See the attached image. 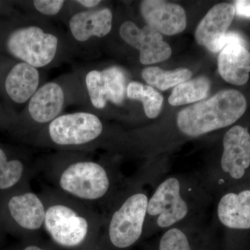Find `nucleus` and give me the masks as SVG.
<instances>
[{
  "instance_id": "30",
  "label": "nucleus",
  "mask_w": 250,
  "mask_h": 250,
  "mask_svg": "<svg viewBox=\"0 0 250 250\" xmlns=\"http://www.w3.org/2000/svg\"><path fill=\"white\" fill-rule=\"evenodd\" d=\"M22 250H45V248H41V247L39 246H36V245H29V246H27L25 247Z\"/></svg>"
},
{
  "instance_id": "25",
  "label": "nucleus",
  "mask_w": 250,
  "mask_h": 250,
  "mask_svg": "<svg viewBox=\"0 0 250 250\" xmlns=\"http://www.w3.org/2000/svg\"><path fill=\"white\" fill-rule=\"evenodd\" d=\"M233 44H238L246 47V41L241 34L231 31V32H227L223 37L215 41L214 43L212 44L208 47V49L210 52L216 53L225 48L226 46L233 45Z\"/></svg>"
},
{
  "instance_id": "9",
  "label": "nucleus",
  "mask_w": 250,
  "mask_h": 250,
  "mask_svg": "<svg viewBox=\"0 0 250 250\" xmlns=\"http://www.w3.org/2000/svg\"><path fill=\"white\" fill-rule=\"evenodd\" d=\"M42 80L41 70L0 55V100L16 119V108L27 104Z\"/></svg>"
},
{
  "instance_id": "1",
  "label": "nucleus",
  "mask_w": 250,
  "mask_h": 250,
  "mask_svg": "<svg viewBox=\"0 0 250 250\" xmlns=\"http://www.w3.org/2000/svg\"><path fill=\"white\" fill-rule=\"evenodd\" d=\"M75 53L67 35L37 15H16L0 21V55L50 68Z\"/></svg>"
},
{
  "instance_id": "24",
  "label": "nucleus",
  "mask_w": 250,
  "mask_h": 250,
  "mask_svg": "<svg viewBox=\"0 0 250 250\" xmlns=\"http://www.w3.org/2000/svg\"><path fill=\"white\" fill-rule=\"evenodd\" d=\"M159 250H192L183 231L177 228L169 230L161 238Z\"/></svg>"
},
{
  "instance_id": "27",
  "label": "nucleus",
  "mask_w": 250,
  "mask_h": 250,
  "mask_svg": "<svg viewBox=\"0 0 250 250\" xmlns=\"http://www.w3.org/2000/svg\"><path fill=\"white\" fill-rule=\"evenodd\" d=\"M13 9L11 4L6 1H0V16H6V17L12 16Z\"/></svg>"
},
{
  "instance_id": "17",
  "label": "nucleus",
  "mask_w": 250,
  "mask_h": 250,
  "mask_svg": "<svg viewBox=\"0 0 250 250\" xmlns=\"http://www.w3.org/2000/svg\"><path fill=\"white\" fill-rule=\"evenodd\" d=\"M218 63L220 75L228 83L243 85L249 80L250 53L244 46H226L219 54Z\"/></svg>"
},
{
  "instance_id": "23",
  "label": "nucleus",
  "mask_w": 250,
  "mask_h": 250,
  "mask_svg": "<svg viewBox=\"0 0 250 250\" xmlns=\"http://www.w3.org/2000/svg\"><path fill=\"white\" fill-rule=\"evenodd\" d=\"M25 5L29 14L37 15L45 19L61 16L62 14H68L70 1L65 0H33L22 2Z\"/></svg>"
},
{
  "instance_id": "3",
  "label": "nucleus",
  "mask_w": 250,
  "mask_h": 250,
  "mask_svg": "<svg viewBox=\"0 0 250 250\" xmlns=\"http://www.w3.org/2000/svg\"><path fill=\"white\" fill-rule=\"evenodd\" d=\"M45 207L44 229L52 241L62 248L83 246L103 226L95 208L52 188L41 193Z\"/></svg>"
},
{
  "instance_id": "29",
  "label": "nucleus",
  "mask_w": 250,
  "mask_h": 250,
  "mask_svg": "<svg viewBox=\"0 0 250 250\" xmlns=\"http://www.w3.org/2000/svg\"><path fill=\"white\" fill-rule=\"evenodd\" d=\"M0 126L11 129L12 125H11V123L8 121L7 120L5 119L3 117L0 116Z\"/></svg>"
},
{
  "instance_id": "21",
  "label": "nucleus",
  "mask_w": 250,
  "mask_h": 250,
  "mask_svg": "<svg viewBox=\"0 0 250 250\" xmlns=\"http://www.w3.org/2000/svg\"><path fill=\"white\" fill-rule=\"evenodd\" d=\"M129 100H136L143 104V109L147 118H155L160 113L164 98L160 93L150 85L138 82H131L126 88Z\"/></svg>"
},
{
  "instance_id": "2",
  "label": "nucleus",
  "mask_w": 250,
  "mask_h": 250,
  "mask_svg": "<svg viewBox=\"0 0 250 250\" xmlns=\"http://www.w3.org/2000/svg\"><path fill=\"white\" fill-rule=\"evenodd\" d=\"M84 152H59L41 163V169L53 188L95 208L111 187L107 169Z\"/></svg>"
},
{
  "instance_id": "13",
  "label": "nucleus",
  "mask_w": 250,
  "mask_h": 250,
  "mask_svg": "<svg viewBox=\"0 0 250 250\" xmlns=\"http://www.w3.org/2000/svg\"><path fill=\"white\" fill-rule=\"evenodd\" d=\"M188 208L180 195L178 179L170 177L158 187L148 201L147 213L158 215L160 228H168L187 216Z\"/></svg>"
},
{
  "instance_id": "4",
  "label": "nucleus",
  "mask_w": 250,
  "mask_h": 250,
  "mask_svg": "<svg viewBox=\"0 0 250 250\" xmlns=\"http://www.w3.org/2000/svg\"><path fill=\"white\" fill-rule=\"evenodd\" d=\"M73 104H85L83 85L76 71L44 82L18 113L12 131L27 139L62 114Z\"/></svg>"
},
{
  "instance_id": "20",
  "label": "nucleus",
  "mask_w": 250,
  "mask_h": 250,
  "mask_svg": "<svg viewBox=\"0 0 250 250\" xmlns=\"http://www.w3.org/2000/svg\"><path fill=\"white\" fill-rule=\"evenodd\" d=\"M210 87V80L206 77L183 82L174 87L168 99L169 103L177 106L196 103L208 96Z\"/></svg>"
},
{
  "instance_id": "8",
  "label": "nucleus",
  "mask_w": 250,
  "mask_h": 250,
  "mask_svg": "<svg viewBox=\"0 0 250 250\" xmlns=\"http://www.w3.org/2000/svg\"><path fill=\"white\" fill-rule=\"evenodd\" d=\"M45 207L41 194L31 191L27 183L2 193L0 220L6 228L24 233L44 229Z\"/></svg>"
},
{
  "instance_id": "16",
  "label": "nucleus",
  "mask_w": 250,
  "mask_h": 250,
  "mask_svg": "<svg viewBox=\"0 0 250 250\" xmlns=\"http://www.w3.org/2000/svg\"><path fill=\"white\" fill-rule=\"evenodd\" d=\"M235 14L233 4L220 3L215 5L197 26L195 35L197 42L208 49L226 34Z\"/></svg>"
},
{
  "instance_id": "22",
  "label": "nucleus",
  "mask_w": 250,
  "mask_h": 250,
  "mask_svg": "<svg viewBox=\"0 0 250 250\" xmlns=\"http://www.w3.org/2000/svg\"><path fill=\"white\" fill-rule=\"evenodd\" d=\"M192 75V72L187 68L167 71L159 67H149L143 69L142 71L143 80L150 86L156 87L161 90H166L187 82Z\"/></svg>"
},
{
  "instance_id": "28",
  "label": "nucleus",
  "mask_w": 250,
  "mask_h": 250,
  "mask_svg": "<svg viewBox=\"0 0 250 250\" xmlns=\"http://www.w3.org/2000/svg\"><path fill=\"white\" fill-rule=\"evenodd\" d=\"M0 116L3 117L5 119L7 120L8 121L11 123L12 126H14L16 118L6 109L1 100H0Z\"/></svg>"
},
{
  "instance_id": "10",
  "label": "nucleus",
  "mask_w": 250,
  "mask_h": 250,
  "mask_svg": "<svg viewBox=\"0 0 250 250\" xmlns=\"http://www.w3.org/2000/svg\"><path fill=\"white\" fill-rule=\"evenodd\" d=\"M147 197L135 192L122 202L108 220L107 234L113 246L124 249L134 244L143 233L147 214Z\"/></svg>"
},
{
  "instance_id": "5",
  "label": "nucleus",
  "mask_w": 250,
  "mask_h": 250,
  "mask_svg": "<svg viewBox=\"0 0 250 250\" xmlns=\"http://www.w3.org/2000/svg\"><path fill=\"white\" fill-rule=\"evenodd\" d=\"M105 132L106 127L100 116L84 110L62 113L24 141L59 152L85 153L101 147Z\"/></svg>"
},
{
  "instance_id": "11",
  "label": "nucleus",
  "mask_w": 250,
  "mask_h": 250,
  "mask_svg": "<svg viewBox=\"0 0 250 250\" xmlns=\"http://www.w3.org/2000/svg\"><path fill=\"white\" fill-rule=\"evenodd\" d=\"M67 36L75 52L88 51L95 41L107 36L113 28V16L108 7L93 10H74L67 16Z\"/></svg>"
},
{
  "instance_id": "12",
  "label": "nucleus",
  "mask_w": 250,
  "mask_h": 250,
  "mask_svg": "<svg viewBox=\"0 0 250 250\" xmlns=\"http://www.w3.org/2000/svg\"><path fill=\"white\" fill-rule=\"evenodd\" d=\"M121 39L139 52V61L143 65L162 62L170 57L172 49L163 40L161 33L148 25L143 28L131 21H125L119 29Z\"/></svg>"
},
{
  "instance_id": "7",
  "label": "nucleus",
  "mask_w": 250,
  "mask_h": 250,
  "mask_svg": "<svg viewBox=\"0 0 250 250\" xmlns=\"http://www.w3.org/2000/svg\"><path fill=\"white\" fill-rule=\"evenodd\" d=\"M84 91L85 110L100 116L108 104L122 106L126 96L127 75L117 65L98 68L89 67L76 71Z\"/></svg>"
},
{
  "instance_id": "26",
  "label": "nucleus",
  "mask_w": 250,
  "mask_h": 250,
  "mask_svg": "<svg viewBox=\"0 0 250 250\" xmlns=\"http://www.w3.org/2000/svg\"><path fill=\"white\" fill-rule=\"evenodd\" d=\"M236 14L241 17L250 18V1L238 0L235 1Z\"/></svg>"
},
{
  "instance_id": "15",
  "label": "nucleus",
  "mask_w": 250,
  "mask_h": 250,
  "mask_svg": "<svg viewBox=\"0 0 250 250\" xmlns=\"http://www.w3.org/2000/svg\"><path fill=\"white\" fill-rule=\"evenodd\" d=\"M221 167L233 179L244 176L250 166V134L248 129L236 125L225 134Z\"/></svg>"
},
{
  "instance_id": "6",
  "label": "nucleus",
  "mask_w": 250,
  "mask_h": 250,
  "mask_svg": "<svg viewBox=\"0 0 250 250\" xmlns=\"http://www.w3.org/2000/svg\"><path fill=\"white\" fill-rule=\"evenodd\" d=\"M246 108V99L241 92L222 90L179 112L177 126L187 136L197 137L233 124L244 114Z\"/></svg>"
},
{
  "instance_id": "18",
  "label": "nucleus",
  "mask_w": 250,
  "mask_h": 250,
  "mask_svg": "<svg viewBox=\"0 0 250 250\" xmlns=\"http://www.w3.org/2000/svg\"><path fill=\"white\" fill-rule=\"evenodd\" d=\"M218 215L227 228L250 229V190L224 195L219 202Z\"/></svg>"
},
{
  "instance_id": "19",
  "label": "nucleus",
  "mask_w": 250,
  "mask_h": 250,
  "mask_svg": "<svg viewBox=\"0 0 250 250\" xmlns=\"http://www.w3.org/2000/svg\"><path fill=\"white\" fill-rule=\"evenodd\" d=\"M31 170L26 159L0 146V192L5 193L27 183Z\"/></svg>"
},
{
  "instance_id": "14",
  "label": "nucleus",
  "mask_w": 250,
  "mask_h": 250,
  "mask_svg": "<svg viewBox=\"0 0 250 250\" xmlns=\"http://www.w3.org/2000/svg\"><path fill=\"white\" fill-rule=\"evenodd\" d=\"M140 10L147 25L163 34L175 35L184 31L187 19L182 6L161 0H145Z\"/></svg>"
}]
</instances>
